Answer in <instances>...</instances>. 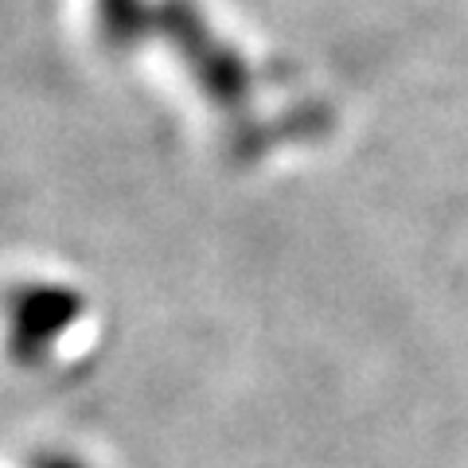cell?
Returning <instances> with one entry per match:
<instances>
[{
	"label": "cell",
	"mask_w": 468,
	"mask_h": 468,
	"mask_svg": "<svg viewBox=\"0 0 468 468\" xmlns=\"http://www.w3.org/2000/svg\"><path fill=\"white\" fill-rule=\"evenodd\" d=\"M32 468H90V464H82L79 457H70V452H39Z\"/></svg>",
	"instance_id": "277c9868"
},
{
	"label": "cell",
	"mask_w": 468,
	"mask_h": 468,
	"mask_svg": "<svg viewBox=\"0 0 468 468\" xmlns=\"http://www.w3.org/2000/svg\"><path fill=\"white\" fill-rule=\"evenodd\" d=\"M82 313V297L67 285H20L8 292V356L32 367L51 356L55 340Z\"/></svg>",
	"instance_id": "7a4b0ae2"
},
{
	"label": "cell",
	"mask_w": 468,
	"mask_h": 468,
	"mask_svg": "<svg viewBox=\"0 0 468 468\" xmlns=\"http://www.w3.org/2000/svg\"><path fill=\"white\" fill-rule=\"evenodd\" d=\"M153 36H160L168 48L184 58L196 86L215 110H242L250 101L254 79L242 55L207 24L196 0H156L153 5Z\"/></svg>",
	"instance_id": "6da1fadb"
},
{
	"label": "cell",
	"mask_w": 468,
	"mask_h": 468,
	"mask_svg": "<svg viewBox=\"0 0 468 468\" xmlns=\"http://www.w3.org/2000/svg\"><path fill=\"white\" fill-rule=\"evenodd\" d=\"M98 36L113 51H133L141 39L153 36V5L149 0H94Z\"/></svg>",
	"instance_id": "3957f363"
}]
</instances>
